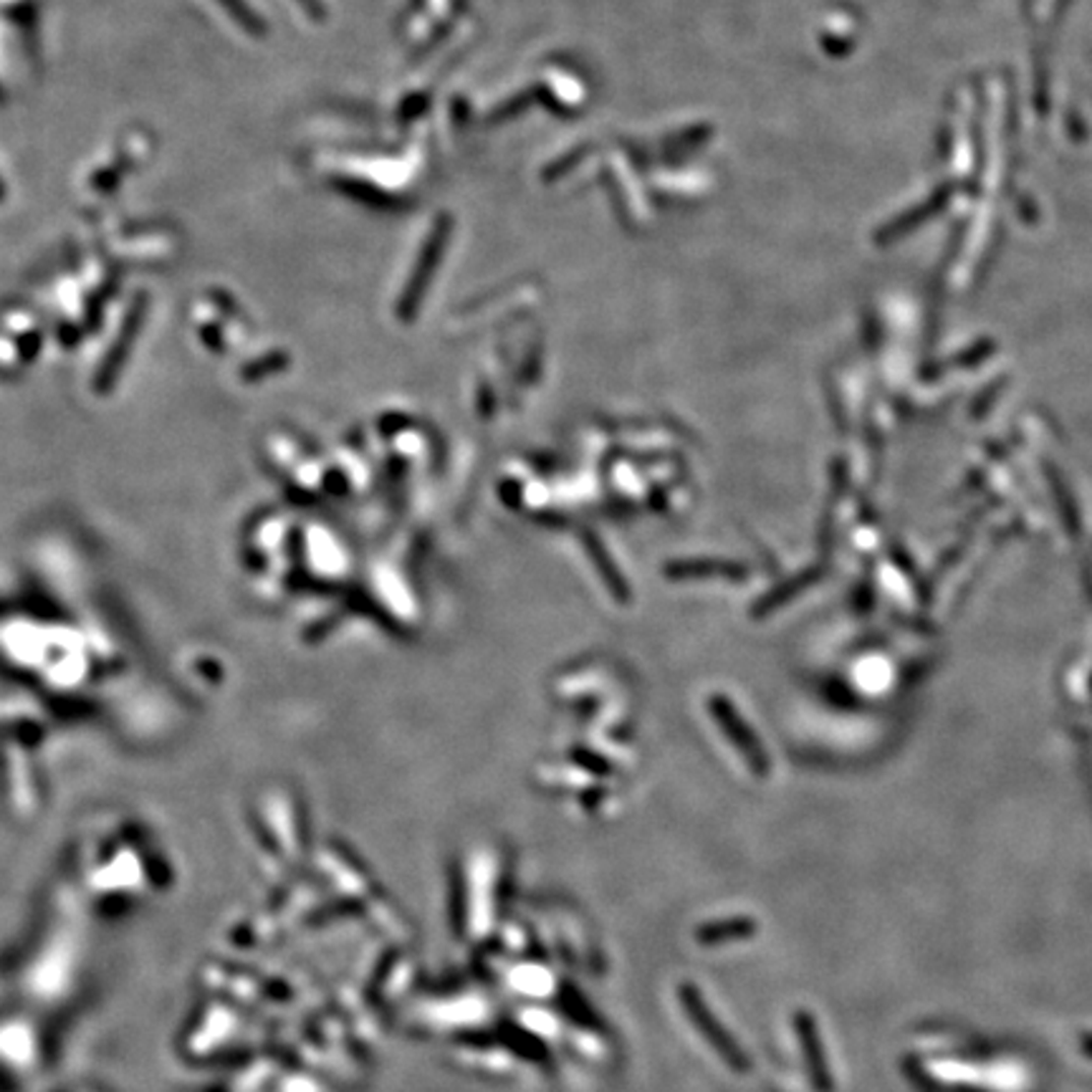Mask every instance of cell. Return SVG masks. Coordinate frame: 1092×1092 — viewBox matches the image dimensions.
I'll list each match as a JSON object with an SVG mask.
<instances>
[{"mask_svg":"<svg viewBox=\"0 0 1092 1092\" xmlns=\"http://www.w3.org/2000/svg\"><path fill=\"white\" fill-rule=\"evenodd\" d=\"M218 3L226 5V10L233 15V18L238 20V23L246 25V28H251V31H258L256 15H253L251 10H248V5L243 3V0H218Z\"/></svg>","mask_w":1092,"mask_h":1092,"instance_id":"cell-1","label":"cell"}]
</instances>
